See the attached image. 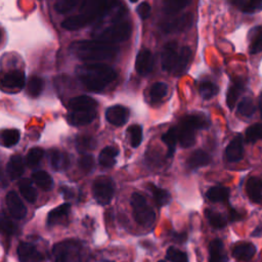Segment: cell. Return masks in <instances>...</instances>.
Segmentation results:
<instances>
[{"instance_id":"cell-1","label":"cell","mask_w":262,"mask_h":262,"mask_svg":"<svg viewBox=\"0 0 262 262\" xmlns=\"http://www.w3.org/2000/svg\"><path fill=\"white\" fill-rule=\"evenodd\" d=\"M76 73L82 84L94 92L103 90L117 78V73L113 68L100 63L82 65L77 68Z\"/></svg>"},{"instance_id":"cell-2","label":"cell","mask_w":262,"mask_h":262,"mask_svg":"<svg viewBox=\"0 0 262 262\" xmlns=\"http://www.w3.org/2000/svg\"><path fill=\"white\" fill-rule=\"evenodd\" d=\"M71 54L81 61L102 62L115 58L119 48L115 44H109L99 41L80 40L73 42L69 47Z\"/></svg>"},{"instance_id":"cell-3","label":"cell","mask_w":262,"mask_h":262,"mask_svg":"<svg viewBox=\"0 0 262 262\" xmlns=\"http://www.w3.org/2000/svg\"><path fill=\"white\" fill-rule=\"evenodd\" d=\"M82 255L83 246L76 240L60 242L52 248V256L56 262H79Z\"/></svg>"},{"instance_id":"cell-4","label":"cell","mask_w":262,"mask_h":262,"mask_svg":"<svg viewBox=\"0 0 262 262\" xmlns=\"http://www.w3.org/2000/svg\"><path fill=\"white\" fill-rule=\"evenodd\" d=\"M131 35V25L128 22H119L109 27L104 28L103 30L97 32L96 34H92V37L99 42L104 43H117L123 42L127 40Z\"/></svg>"},{"instance_id":"cell-5","label":"cell","mask_w":262,"mask_h":262,"mask_svg":"<svg viewBox=\"0 0 262 262\" xmlns=\"http://www.w3.org/2000/svg\"><path fill=\"white\" fill-rule=\"evenodd\" d=\"M131 207H133L134 217L140 225L144 227H150L154 224L156 220L155 211L142 194H133V196H131Z\"/></svg>"},{"instance_id":"cell-6","label":"cell","mask_w":262,"mask_h":262,"mask_svg":"<svg viewBox=\"0 0 262 262\" xmlns=\"http://www.w3.org/2000/svg\"><path fill=\"white\" fill-rule=\"evenodd\" d=\"M92 193L95 201L100 205H108L114 195L113 180L110 177H98L93 183Z\"/></svg>"},{"instance_id":"cell-7","label":"cell","mask_w":262,"mask_h":262,"mask_svg":"<svg viewBox=\"0 0 262 262\" xmlns=\"http://www.w3.org/2000/svg\"><path fill=\"white\" fill-rule=\"evenodd\" d=\"M26 83L25 74L19 70H13L0 74V87L7 90H21Z\"/></svg>"},{"instance_id":"cell-8","label":"cell","mask_w":262,"mask_h":262,"mask_svg":"<svg viewBox=\"0 0 262 262\" xmlns=\"http://www.w3.org/2000/svg\"><path fill=\"white\" fill-rule=\"evenodd\" d=\"M193 22H194L193 14H185L180 17H177L175 19L163 23L162 30L167 34L182 32L191 28Z\"/></svg>"},{"instance_id":"cell-9","label":"cell","mask_w":262,"mask_h":262,"mask_svg":"<svg viewBox=\"0 0 262 262\" xmlns=\"http://www.w3.org/2000/svg\"><path fill=\"white\" fill-rule=\"evenodd\" d=\"M178 44L175 41H171L169 43H167L162 50V55H161V65H162V69L165 72H169L172 73L177 58H178Z\"/></svg>"},{"instance_id":"cell-10","label":"cell","mask_w":262,"mask_h":262,"mask_svg":"<svg viewBox=\"0 0 262 262\" xmlns=\"http://www.w3.org/2000/svg\"><path fill=\"white\" fill-rule=\"evenodd\" d=\"M225 157L228 162H240L244 158V139L242 135L235 136L227 145L225 150Z\"/></svg>"},{"instance_id":"cell-11","label":"cell","mask_w":262,"mask_h":262,"mask_svg":"<svg viewBox=\"0 0 262 262\" xmlns=\"http://www.w3.org/2000/svg\"><path fill=\"white\" fill-rule=\"evenodd\" d=\"M177 129V137H178V143L180 144L181 148L188 149L196 144V133L195 129L188 124L179 122V124L176 126Z\"/></svg>"},{"instance_id":"cell-12","label":"cell","mask_w":262,"mask_h":262,"mask_svg":"<svg viewBox=\"0 0 262 262\" xmlns=\"http://www.w3.org/2000/svg\"><path fill=\"white\" fill-rule=\"evenodd\" d=\"M7 205L12 216L17 219H23L27 214V209L16 192H10L7 195Z\"/></svg>"},{"instance_id":"cell-13","label":"cell","mask_w":262,"mask_h":262,"mask_svg":"<svg viewBox=\"0 0 262 262\" xmlns=\"http://www.w3.org/2000/svg\"><path fill=\"white\" fill-rule=\"evenodd\" d=\"M21 262H42L43 255L30 243H21L18 247Z\"/></svg>"},{"instance_id":"cell-14","label":"cell","mask_w":262,"mask_h":262,"mask_svg":"<svg viewBox=\"0 0 262 262\" xmlns=\"http://www.w3.org/2000/svg\"><path fill=\"white\" fill-rule=\"evenodd\" d=\"M153 67H154V58L152 52L149 49L141 50L136 61L137 72L142 76H146L152 72Z\"/></svg>"},{"instance_id":"cell-15","label":"cell","mask_w":262,"mask_h":262,"mask_svg":"<svg viewBox=\"0 0 262 262\" xmlns=\"http://www.w3.org/2000/svg\"><path fill=\"white\" fill-rule=\"evenodd\" d=\"M193 57V51L189 46H183L180 48L179 55L175 64V67L172 71V74L174 76H181L185 74L189 68L190 62Z\"/></svg>"},{"instance_id":"cell-16","label":"cell","mask_w":262,"mask_h":262,"mask_svg":"<svg viewBox=\"0 0 262 262\" xmlns=\"http://www.w3.org/2000/svg\"><path fill=\"white\" fill-rule=\"evenodd\" d=\"M228 256L224 247V243L220 239H214L209 244V260L208 262H227Z\"/></svg>"},{"instance_id":"cell-17","label":"cell","mask_w":262,"mask_h":262,"mask_svg":"<svg viewBox=\"0 0 262 262\" xmlns=\"http://www.w3.org/2000/svg\"><path fill=\"white\" fill-rule=\"evenodd\" d=\"M246 193L253 203L262 205V178L250 177L246 183Z\"/></svg>"},{"instance_id":"cell-18","label":"cell","mask_w":262,"mask_h":262,"mask_svg":"<svg viewBox=\"0 0 262 262\" xmlns=\"http://www.w3.org/2000/svg\"><path fill=\"white\" fill-rule=\"evenodd\" d=\"M256 253V247L250 242H239L232 248L231 255L241 261H249Z\"/></svg>"},{"instance_id":"cell-19","label":"cell","mask_w":262,"mask_h":262,"mask_svg":"<svg viewBox=\"0 0 262 262\" xmlns=\"http://www.w3.org/2000/svg\"><path fill=\"white\" fill-rule=\"evenodd\" d=\"M106 118L114 126H123L129 118V112L123 106H113L107 110Z\"/></svg>"},{"instance_id":"cell-20","label":"cell","mask_w":262,"mask_h":262,"mask_svg":"<svg viewBox=\"0 0 262 262\" xmlns=\"http://www.w3.org/2000/svg\"><path fill=\"white\" fill-rule=\"evenodd\" d=\"M69 107L72 111H95L97 102L90 96L80 95L72 98L69 101Z\"/></svg>"},{"instance_id":"cell-21","label":"cell","mask_w":262,"mask_h":262,"mask_svg":"<svg viewBox=\"0 0 262 262\" xmlns=\"http://www.w3.org/2000/svg\"><path fill=\"white\" fill-rule=\"evenodd\" d=\"M212 159L210 155L203 150H197L191 154L187 160V165L190 169H198L201 167L208 166L211 163Z\"/></svg>"},{"instance_id":"cell-22","label":"cell","mask_w":262,"mask_h":262,"mask_svg":"<svg viewBox=\"0 0 262 262\" xmlns=\"http://www.w3.org/2000/svg\"><path fill=\"white\" fill-rule=\"evenodd\" d=\"M180 121L193 127L195 130H205L211 126L210 120H209V118L203 113L187 115Z\"/></svg>"},{"instance_id":"cell-23","label":"cell","mask_w":262,"mask_h":262,"mask_svg":"<svg viewBox=\"0 0 262 262\" xmlns=\"http://www.w3.org/2000/svg\"><path fill=\"white\" fill-rule=\"evenodd\" d=\"M71 210L70 204H63L57 207L54 210H51L47 216V224L54 226L57 224H61L67 220L69 213Z\"/></svg>"},{"instance_id":"cell-24","label":"cell","mask_w":262,"mask_h":262,"mask_svg":"<svg viewBox=\"0 0 262 262\" xmlns=\"http://www.w3.org/2000/svg\"><path fill=\"white\" fill-rule=\"evenodd\" d=\"M230 4L242 13L253 15L262 11V0H231Z\"/></svg>"},{"instance_id":"cell-25","label":"cell","mask_w":262,"mask_h":262,"mask_svg":"<svg viewBox=\"0 0 262 262\" xmlns=\"http://www.w3.org/2000/svg\"><path fill=\"white\" fill-rule=\"evenodd\" d=\"M205 217L214 229H222L228 223V218L224 214L213 210V209H205Z\"/></svg>"},{"instance_id":"cell-26","label":"cell","mask_w":262,"mask_h":262,"mask_svg":"<svg viewBox=\"0 0 262 262\" xmlns=\"http://www.w3.org/2000/svg\"><path fill=\"white\" fill-rule=\"evenodd\" d=\"M94 118L95 111H72L68 120L74 126H83L91 123Z\"/></svg>"},{"instance_id":"cell-27","label":"cell","mask_w":262,"mask_h":262,"mask_svg":"<svg viewBox=\"0 0 262 262\" xmlns=\"http://www.w3.org/2000/svg\"><path fill=\"white\" fill-rule=\"evenodd\" d=\"M249 51L251 55H257L262 51V26H256L252 28L248 35Z\"/></svg>"},{"instance_id":"cell-28","label":"cell","mask_w":262,"mask_h":262,"mask_svg":"<svg viewBox=\"0 0 262 262\" xmlns=\"http://www.w3.org/2000/svg\"><path fill=\"white\" fill-rule=\"evenodd\" d=\"M230 191L228 188L222 186H215L209 189L206 192L207 199L213 203H223L228 202Z\"/></svg>"},{"instance_id":"cell-29","label":"cell","mask_w":262,"mask_h":262,"mask_svg":"<svg viewBox=\"0 0 262 262\" xmlns=\"http://www.w3.org/2000/svg\"><path fill=\"white\" fill-rule=\"evenodd\" d=\"M244 83L241 81H234L228 87L226 94V104L229 110H233L237 104L238 98L244 92Z\"/></svg>"},{"instance_id":"cell-30","label":"cell","mask_w":262,"mask_h":262,"mask_svg":"<svg viewBox=\"0 0 262 262\" xmlns=\"http://www.w3.org/2000/svg\"><path fill=\"white\" fill-rule=\"evenodd\" d=\"M8 174L12 180L20 178L24 172V161L20 155H14L8 163Z\"/></svg>"},{"instance_id":"cell-31","label":"cell","mask_w":262,"mask_h":262,"mask_svg":"<svg viewBox=\"0 0 262 262\" xmlns=\"http://www.w3.org/2000/svg\"><path fill=\"white\" fill-rule=\"evenodd\" d=\"M89 23V21L82 15H78V16H74V17H70L68 19H66L63 23H62V27L65 30L68 31H76L79 30L85 26H87Z\"/></svg>"},{"instance_id":"cell-32","label":"cell","mask_w":262,"mask_h":262,"mask_svg":"<svg viewBox=\"0 0 262 262\" xmlns=\"http://www.w3.org/2000/svg\"><path fill=\"white\" fill-rule=\"evenodd\" d=\"M118 150L113 147H106L104 148L98 157L99 164L104 168H111L115 164L116 157L118 155Z\"/></svg>"},{"instance_id":"cell-33","label":"cell","mask_w":262,"mask_h":262,"mask_svg":"<svg viewBox=\"0 0 262 262\" xmlns=\"http://www.w3.org/2000/svg\"><path fill=\"white\" fill-rule=\"evenodd\" d=\"M149 190L153 195V198L156 202V204L159 207L166 206L171 201V195L169 192L156 187L155 185H149Z\"/></svg>"},{"instance_id":"cell-34","label":"cell","mask_w":262,"mask_h":262,"mask_svg":"<svg viewBox=\"0 0 262 262\" xmlns=\"http://www.w3.org/2000/svg\"><path fill=\"white\" fill-rule=\"evenodd\" d=\"M19 190L26 201H28L29 203H34L36 201L37 193L29 179L21 180L19 183Z\"/></svg>"},{"instance_id":"cell-35","label":"cell","mask_w":262,"mask_h":262,"mask_svg":"<svg viewBox=\"0 0 262 262\" xmlns=\"http://www.w3.org/2000/svg\"><path fill=\"white\" fill-rule=\"evenodd\" d=\"M162 141L163 143L167 146L168 148V153H167V157L171 158L174 155L175 152V147L176 144L178 143V137H177V129L176 126L171 127L165 135L162 136Z\"/></svg>"},{"instance_id":"cell-36","label":"cell","mask_w":262,"mask_h":262,"mask_svg":"<svg viewBox=\"0 0 262 262\" xmlns=\"http://www.w3.org/2000/svg\"><path fill=\"white\" fill-rule=\"evenodd\" d=\"M49 161H50V164H51L52 168H55L57 170L65 169L69 165L68 157L65 154H63L62 152L57 151V150L50 151V153H49Z\"/></svg>"},{"instance_id":"cell-37","label":"cell","mask_w":262,"mask_h":262,"mask_svg":"<svg viewBox=\"0 0 262 262\" xmlns=\"http://www.w3.org/2000/svg\"><path fill=\"white\" fill-rule=\"evenodd\" d=\"M33 181L43 191H50L52 186H54V181H52L51 176L45 171H36L32 174Z\"/></svg>"},{"instance_id":"cell-38","label":"cell","mask_w":262,"mask_h":262,"mask_svg":"<svg viewBox=\"0 0 262 262\" xmlns=\"http://www.w3.org/2000/svg\"><path fill=\"white\" fill-rule=\"evenodd\" d=\"M219 87L216 83L211 81H203L199 85V93L204 99H210L217 95Z\"/></svg>"},{"instance_id":"cell-39","label":"cell","mask_w":262,"mask_h":262,"mask_svg":"<svg viewBox=\"0 0 262 262\" xmlns=\"http://www.w3.org/2000/svg\"><path fill=\"white\" fill-rule=\"evenodd\" d=\"M168 92V85L164 82H156L150 89V97L153 102H159Z\"/></svg>"},{"instance_id":"cell-40","label":"cell","mask_w":262,"mask_h":262,"mask_svg":"<svg viewBox=\"0 0 262 262\" xmlns=\"http://www.w3.org/2000/svg\"><path fill=\"white\" fill-rule=\"evenodd\" d=\"M0 141L5 147L11 148L19 143L20 133L17 129H6L0 134Z\"/></svg>"},{"instance_id":"cell-41","label":"cell","mask_w":262,"mask_h":262,"mask_svg":"<svg viewBox=\"0 0 262 262\" xmlns=\"http://www.w3.org/2000/svg\"><path fill=\"white\" fill-rule=\"evenodd\" d=\"M247 144H255L262 140V123H256L247 128L245 134Z\"/></svg>"},{"instance_id":"cell-42","label":"cell","mask_w":262,"mask_h":262,"mask_svg":"<svg viewBox=\"0 0 262 262\" xmlns=\"http://www.w3.org/2000/svg\"><path fill=\"white\" fill-rule=\"evenodd\" d=\"M190 2H181V0H168L163 4V12L166 15H175L188 7Z\"/></svg>"},{"instance_id":"cell-43","label":"cell","mask_w":262,"mask_h":262,"mask_svg":"<svg viewBox=\"0 0 262 262\" xmlns=\"http://www.w3.org/2000/svg\"><path fill=\"white\" fill-rule=\"evenodd\" d=\"M16 223L4 212H0V232L6 235H12L17 231Z\"/></svg>"},{"instance_id":"cell-44","label":"cell","mask_w":262,"mask_h":262,"mask_svg":"<svg viewBox=\"0 0 262 262\" xmlns=\"http://www.w3.org/2000/svg\"><path fill=\"white\" fill-rule=\"evenodd\" d=\"M127 133L130 138V144L134 148L141 146L143 142V128L140 125H131L128 127Z\"/></svg>"},{"instance_id":"cell-45","label":"cell","mask_w":262,"mask_h":262,"mask_svg":"<svg viewBox=\"0 0 262 262\" xmlns=\"http://www.w3.org/2000/svg\"><path fill=\"white\" fill-rule=\"evenodd\" d=\"M237 111L242 116L251 117L256 111V107H255V103H254L253 99L251 97L243 98L240 101V103L238 104V110Z\"/></svg>"},{"instance_id":"cell-46","label":"cell","mask_w":262,"mask_h":262,"mask_svg":"<svg viewBox=\"0 0 262 262\" xmlns=\"http://www.w3.org/2000/svg\"><path fill=\"white\" fill-rule=\"evenodd\" d=\"M166 258L171 262H189L188 254L173 246L167 249Z\"/></svg>"},{"instance_id":"cell-47","label":"cell","mask_w":262,"mask_h":262,"mask_svg":"<svg viewBox=\"0 0 262 262\" xmlns=\"http://www.w3.org/2000/svg\"><path fill=\"white\" fill-rule=\"evenodd\" d=\"M27 89H28V94L32 97H37L38 95H40L43 89V81L41 78L39 77L30 78Z\"/></svg>"},{"instance_id":"cell-48","label":"cell","mask_w":262,"mask_h":262,"mask_svg":"<svg viewBox=\"0 0 262 262\" xmlns=\"http://www.w3.org/2000/svg\"><path fill=\"white\" fill-rule=\"evenodd\" d=\"M44 156V152L40 148H33L31 149L28 154H27V164L30 167H35L37 166L40 161L42 160Z\"/></svg>"},{"instance_id":"cell-49","label":"cell","mask_w":262,"mask_h":262,"mask_svg":"<svg viewBox=\"0 0 262 262\" xmlns=\"http://www.w3.org/2000/svg\"><path fill=\"white\" fill-rule=\"evenodd\" d=\"M77 5V0H60L55 5V9L59 14H67L71 12Z\"/></svg>"},{"instance_id":"cell-50","label":"cell","mask_w":262,"mask_h":262,"mask_svg":"<svg viewBox=\"0 0 262 262\" xmlns=\"http://www.w3.org/2000/svg\"><path fill=\"white\" fill-rule=\"evenodd\" d=\"M79 165L82 170H84L85 172H89L90 170H92V168L94 166L93 158L90 155H84L81 157V159L79 161Z\"/></svg>"},{"instance_id":"cell-51","label":"cell","mask_w":262,"mask_h":262,"mask_svg":"<svg viewBox=\"0 0 262 262\" xmlns=\"http://www.w3.org/2000/svg\"><path fill=\"white\" fill-rule=\"evenodd\" d=\"M92 139L90 138H79L77 141V150H79L81 153L92 149Z\"/></svg>"},{"instance_id":"cell-52","label":"cell","mask_w":262,"mask_h":262,"mask_svg":"<svg viewBox=\"0 0 262 262\" xmlns=\"http://www.w3.org/2000/svg\"><path fill=\"white\" fill-rule=\"evenodd\" d=\"M151 11H152V8L151 6L148 4V3H143L141 4L138 9H137V12L139 14V16L143 19V20H146L150 17L151 15Z\"/></svg>"},{"instance_id":"cell-53","label":"cell","mask_w":262,"mask_h":262,"mask_svg":"<svg viewBox=\"0 0 262 262\" xmlns=\"http://www.w3.org/2000/svg\"><path fill=\"white\" fill-rule=\"evenodd\" d=\"M244 217H245L244 213H240L238 210H235V209L229 208L228 215H227V218H228V221H229V222L240 221V220L244 219Z\"/></svg>"},{"instance_id":"cell-54","label":"cell","mask_w":262,"mask_h":262,"mask_svg":"<svg viewBox=\"0 0 262 262\" xmlns=\"http://www.w3.org/2000/svg\"><path fill=\"white\" fill-rule=\"evenodd\" d=\"M173 239L174 241H176L177 243H185L188 239V235L186 232H182V233H174L173 234Z\"/></svg>"},{"instance_id":"cell-55","label":"cell","mask_w":262,"mask_h":262,"mask_svg":"<svg viewBox=\"0 0 262 262\" xmlns=\"http://www.w3.org/2000/svg\"><path fill=\"white\" fill-rule=\"evenodd\" d=\"M251 235H252L253 238H259V237H261V235H262V225L257 226V227L254 229V231L252 232Z\"/></svg>"},{"instance_id":"cell-56","label":"cell","mask_w":262,"mask_h":262,"mask_svg":"<svg viewBox=\"0 0 262 262\" xmlns=\"http://www.w3.org/2000/svg\"><path fill=\"white\" fill-rule=\"evenodd\" d=\"M259 111H260V117L262 118V92L259 96Z\"/></svg>"},{"instance_id":"cell-57","label":"cell","mask_w":262,"mask_h":262,"mask_svg":"<svg viewBox=\"0 0 262 262\" xmlns=\"http://www.w3.org/2000/svg\"><path fill=\"white\" fill-rule=\"evenodd\" d=\"M2 39H3V33L0 31V42H2Z\"/></svg>"},{"instance_id":"cell-58","label":"cell","mask_w":262,"mask_h":262,"mask_svg":"<svg viewBox=\"0 0 262 262\" xmlns=\"http://www.w3.org/2000/svg\"><path fill=\"white\" fill-rule=\"evenodd\" d=\"M158 262H165L164 260H160V261H158Z\"/></svg>"}]
</instances>
